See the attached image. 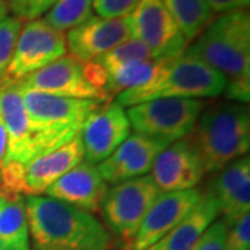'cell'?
Masks as SVG:
<instances>
[{"instance_id":"5","label":"cell","mask_w":250,"mask_h":250,"mask_svg":"<svg viewBox=\"0 0 250 250\" xmlns=\"http://www.w3.org/2000/svg\"><path fill=\"white\" fill-rule=\"evenodd\" d=\"M227 86V78L206 62L182 53L167 62L159 78L142 88L117 95L120 106L131 107L156 99L215 98Z\"/></svg>"},{"instance_id":"16","label":"cell","mask_w":250,"mask_h":250,"mask_svg":"<svg viewBox=\"0 0 250 250\" xmlns=\"http://www.w3.org/2000/svg\"><path fill=\"white\" fill-rule=\"evenodd\" d=\"M152 179L160 192H178L195 189L205 171L196 153L185 139L168 145L153 163Z\"/></svg>"},{"instance_id":"8","label":"cell","mask_w":250,"mask_h":250,"mask_svg":"<svg viewBox=\"0 0 250 250\" xmlns=\"http://www.w3.org/2000/svg\"><path fill=\"white\" fill-rule=\"evenodd\" d=\"M160 193L150 175L128 179L107 190L100 210L124 250L132 249L143 218Z\"/></svg>"},{"instance_id":"13","label":"cell","mask_w":250,"mask_h":250,"mask_svg":"<svg viewBox=\"0 0 250 250\" xmlns=\"http://www.w3.org/2000/svg\"><path fill=\"white\" fill-rule=\"evenodd\" d=\"M131 39L126 17L102 18L90 16L67 34V50L81 64L96 60L116 46Z\"/></svg>"},{"instance_id":"29","label":"cell","mask_w":250,"mask_h":250,"mask_svg":"<svg viewBox=\"0 0 250 250\" xmlns=\"http://www.w3.org/2000/svg\"><path fill=\"white\" fill-rule=\"evenodd\" d=\"M141 0H93L92 6L102 18L128 17Z\"/></svg>"},{"instance_id":"1","label":"cell","mask_w":250,"mask_h":250,"mask_svg":"<svg viewBox=\"0 0 250 250\" xmlns=\"http://www.w3.org/2000/svg\"><path fill=\"white\" fill-rule=\"evenodd\" d=\"M187 56L206 62L227 78L225 95L229 100H250V16L235 10L213 20Z\"/></svg>"},{"instance_id":"15","label":"cell","mask_w":250,"mask_h":250,"mask_svg":"<svg viewBox=\"0 0 250 250\" xmlns=\"http://www.w3.org/2000/svg\"><path fill=\"white\" fill-rule=\"evenodd\" d=\"M167 146L143 135H129L106 160L99 163L98 170L106 184L111 185L139 178L150 171L157 154Z\"/></svg>"},{"instance_id":"32","label":"cell","mask_w":250,"mask_h":250,"mask_svg":"<svg viewBox=\"0 0 250 250\" xmlns=\"http://www.w3.org/2000/svg\"><path fill=\"white\" fill-rule=\"evenodd\" d=\"M206 4L213 13H229L235 10H245L250 4V0H205Z\"/></svg>"},{"instance_id":"6","label":"cell","mask_w":250,"mask_h":250,"mask_svg":"<svg viewBox=\"0 0 250 250\" xmlns=\"http://www.w3.org/2000/svg\"><path fill=\"white\" fill-rule=\"evenodd\" d=\"M80 135L53 152L28 163L4 161L0 168V190L16 195L41 196L57 179L83 161Z\"/></svg>"},{"instance_id":"2","label":"cell","mask_w":250,"mask_h":250,"mask_svg":"<svg viewBox=\"0 0 250 250\" xmlns=\"http://www.w3.org/2000/svg\"><path fill=\"white\" fill-rule=\"evenodd\" d=\"M29 238L35 250H113L107 228L90 213L52 197L25 199Z\"/></svg>"},{"instance_id":"35","label":"cell","mask_w":250,"mask_h":250,"mask_svg":"<svg viewBox=\"0 0 250 250\" xmlns=\"http://www.w3.org/2000/svg\"><path fill=\"white\" fill-rule=\"evenodd\" d=\"M0 250H1V248H0Z\"/></svg>"},{"instance_id":"28","label":"cell","mask_w":250,"mask_h":250,"mask_svg":"<svg viewBox=\"0 0 250 250\" xmlns=\"http://www.w3.org/2000/svg\"><path fill=\"white\" fill-rule=\"evenodd\" d=\"M59 0H9V10L21 21H32L47 13Z\"/></svg>"},{"instance_id":"11","label":"cell","mask_w":250,"mask_h":250,"mask_svg":"<svg viewBox=\"0 0 250 250\" xmlns=\"http://www.w3.org/2000/svg\"><path fill=\"white\" fill-rule=\"evenodd\" d=\"M20 89L34 90L53 96L99 100L108 103L103 92L93 88L86 81L82 64L71 56H62L43 68L16 82Z\"/></svg>"},{"instance_id":"23","label":"cell","mask_w":250,"mask_h":250,"mask_svg":"<svg viewBox=\"0 0 250 250\" xmlns=\"http://www.w3.org/2000/svg\"><path fill=\"white\" fill-rule=\"evenodd\" d=\"M92 3L93 0H59L43 21L56 31H70L92 16Z\"/></svg>"},{"instance_id":"19","label":"cell","mask_w":250,"mask_h":250,"mask_svg":"<svg viewBox=\"0 0 250 250\" xmlns=\"http://www.w3.org/2000/svg\"><path fill=\"white\" fill-rule=\"evenodd\" d=\"M218 214L220 207L215 197L210 192L202 193L195 207L170 232L146 250H190Z\"/></svg>"},{"instance_id":"27","label":"cell","mask_w":250,"mask_h":250,"mask_svg":"<svg viewBox=\"0 0 250 250\" xmlns=\"http://www.w3.org/2000/svg\"><path fill=\"white\" fill-rule=\"evenodd\" d=\"M250 210V179L242 182L231 197L220 207V213L224 215L221 220L227 228L232 227L243 215L249 214Z\"/></svg>"},{"instance_id":"30","label":"cell","mask_w":250,"mask_h":250,"mask_svg":"<svg viewBox=\"0 0 250 250\" xmlns=\"http://www.w3.org/2000/svg\"><path fill=\"white\" fill-rule=\"evenodd\" d=\"M250 214L243 215L227 231L225 250H249Z\"/></svg>"},{"instance_id":"25","label":"cell","mask_w":250,"mask_h":250,"mask_svg":"<svg viewBox=\"0 0 250 250\" xmlns=\"http://www.w3.org/2000/svg\"><path fill=\"white\" fill-rule=\"evenodd\" d=\"M150 59H153V56L149 47L141 41L131 38L123 42L121 45L111 49L106 54H103L102 57L96 59V62H100L104 67V70L108 72L120 65H124L126 62L150 60Z\"/></svg>"},{"instance_id":"10","label":"cell","mask_w":250,"mask_h":250,"mask_svg":"<svg viewBox=\"0 0 250 250\" xmlns=\"http://www.w3.org/2000/svg\"><path fill=\"white\" fill-rule=\"evenodd\" d=\"M65 53L64 32L56 31L39 18L28 21L20 32L9 68L1 81L17 82L59 60Z\"/></svg>"},{"instance_id":"12","label":"cell","mask_w":250,"mask_h":250,"mask_svg":"<svg viewBox=\"0 0 250 250\" xmlns=\"http://www.w3.org/2000/svg\"><path fill=\"white\" fill-rule=\"evenodd\" d=\"M131 135V124L123 106L106 103L93 111L81 129L83 160L99 164L107 159Z\"/></svg>"},{"instance_id":"7","label":"cell","mask_w":250,"mask_h":250,"mask_svg":"<svg viewBox=\"0 0 250 250\" xmlns=\"http://www.w3.org/2000/svg\"><path fill=\"white\" fill-rule=\"evenodd\" d=\"M203 108L197 99H156L131 106L126 117L136 134L171 145L192 132Z\"/></svg>"},{"instance_id":"17","label":"cell","mask_w":250,"mask_h":250,"mask_svg":"<svg viewBox=\"0 0 250 250\" xmlns=\"http://www.w3.org/2000/svg\"><path fill=\"white\" fill-rule=\"evenodd\" d=\"M107 190L98 167L83 160L57 179L46 195L92 214L100 211Z\"/></svg>"},{"instance_id":"9","label":"cell","mask_w":250,"mask_h":250,"mask_svg":"<svg viewBox=\"0 0 250 250\" xmlns=\"http://www.w3.org/2000/svg\"><path fill=\"white\" fill-rule=\"evenodd\" d=\"M131 38L143 42L156 60H171L184 53L187 39L161 0H141L126 17Z\"/></svg>"},{"instance_id":"21","label":"cell","mask_w":250,"mask_h":250,"mask_svg":"<svg viewBox=\"0 0 250 250\" xmlns=\"http://www.w3.org/2000/svg\"><path fill=\"white\" fill-rule=\"evenodd\" d=\"M168 60H141V62H126L114 70L107 72V83L104 88V95L108 100L113 96L120 95L128 89L142 88L152 83L164 71Z\"/></svg>"},{"instance_id":"4","label":"cell","mask_w":250,"mask_h":250,"mask_svg":"<svg viewBox=\"0 0 250 250\" xmlns=\"http://www.w3.org/2000/svg\"><path fill=\"white\" fill-rule=\"evenodd\" d=\"M20 92L31 126L28 161L77 138L86 118L106 104L99 100L62 98L34 90Z\"/></svg>"},{"instance_id":"26","label":"cell","mask_w":250,"mask_h":250,"mask_svg":"<svg viewBox=\"0 0 250 250\" xmlns=\"http://www.w3.org/2000/svg\"><path fill=\"white\" fill-rule=\"evenodd\" d=\"M22 29V21L17 17H7L0 21V81L9 68L17 39Z\"/></svg>"},{"instance_id":"33","label":"cell","mask_w":250,"mask_h":250,"mask_svg":"<svg viewBox=\"0 0 250 250\" xmlns=\"http://www.w3.org/2000/svg\"><path fill=\"white\" fill-rule=\"evenodd\" d=\"M6 154H7V132H6V128L0 120V168L4 164Z\"/></svg>"},{"instance_id":"22","label":"cell","mask_w":250,"mask_h":250,"mask_svg":"<svg viewBox=\"0 0 250 250\" xmlns=\"http://www.w3.org/2000/svg\"><path fill=\"white\" fill-rule=\"evenodd\" d=\"M187 41L195 39L213 21V11L205 0H161Z\"/></svg>"},{"instance_id":"31","label":"cell","mask_w":250,"mask_h":250,"mask_svg":"<svg viewBox=\"0 0 250 250\" xmlns=\"http://www.w3.org/2000/svg\"><path fill=\"white\" fill-rule=\"evenodd\" d=\"M227 231L228 228L221 220L215 221L200 235L190 250H225Z\"/></svg>"},{"instance_id":"3","label":"cell","mask_w":250,"mask_h":250,"mask_svg":"<svg viewBox=\"0 0 250 250\" xmlns=\"http://www.w3.org/2000/svg\"><path fill=\"white\" fill-rule=\"evenodd\" d=\"M205 172L221 171L250 149V114L243 104L224 103L200 113L185 138Z\"/></svg>"},{"instance_id":"34","label":"cell","mask_w":250,"mask_h":250,"mask_svg":"<svg viewBox=\"0 0 250 250\" xmlns=\"http://www.w3.org/2000/svg\"><path fill=\"white\" fill-rule=\"evenodd\" d=\"M9 13V3L6 0H0V21L7 17Z\"/></svg>"},{"instance_id":"20","label":"cell","mask_w":250,"mask_h":250,"mask_svg":"<svg viewBox=\"0 0 250 250\" xmlns=\"http://www.w3.org/2000/svg\"><path fill=\"white\" fill-rule=\"evenodd\" d=\"M0 248L31 250L25 199L3 190H0Z\"/></svg>"},{"instance_id":"14","label":"cell","mask_w":250,"mask_h":250,"mask_svg":"<svg viewBox=\"0 0 250 250\" xmlns=\"http://www.w3.org/2000/svg\"><path fill=\"white\" fill-rule=\"evenodd\" d=\"M200 195L196 188L160 193L145 215L131 250H146L160 241L195 207Z\"/></svg>"},{"instance_id":"18","label":"cell","mask_w":250,"mask_h":250,"mask_svg":"<svg viewBox=\"0 0 250 250\" xmlns=\"http://www.w3.org/2000/svg\"><path fill=\"white\" fill-rule=\"evenodd\" d=\"M0 120L7 132V154L4 161L27 163L31 126L16 82L0 81Z\"/></svg>"},{"instance_id":"24","label":"cell","mask_w":250,"mask_h":250,"mask_svg":"<svg viewBox=\"0 0 250 250\" xmlns=\"http://www.w3.org/2000/svg\"><path fill=\"white\" fill-rule=\"evenodd\" d=\"M246 179H250V159L243 156L218 172L208 192L221 207Z\"/></svg>"}]
</instances>
